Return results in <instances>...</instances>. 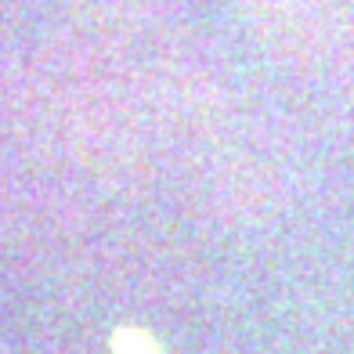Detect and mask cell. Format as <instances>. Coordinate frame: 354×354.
<instances>
[{
	"mask_svg": "<svg viewBox=\"0 0 354 354\" xmlns=\"http://www.w3.org/2000/svg\"><path fill=\"white\" fill-rule=\"evenodd\" d=\"M116 351L120 354H159L156 340L141 329H120L116 333Z\"/></svg>",
	"mask_w": 354,
	"mask_h": 354,
	"instance_id": "6da1fadb",
	"label": "cell"
}]
</instances>
